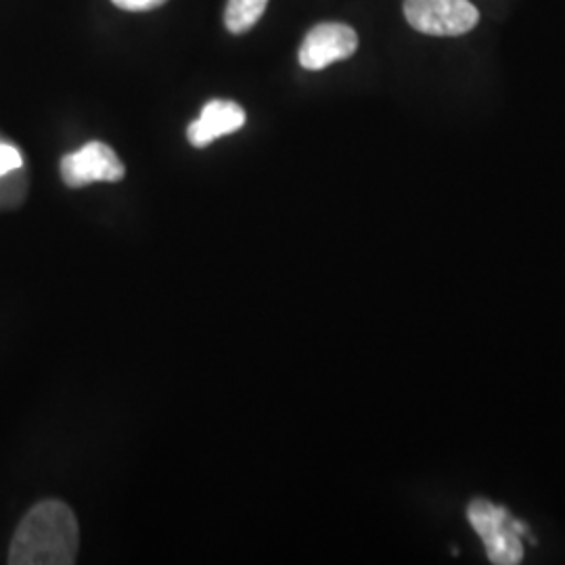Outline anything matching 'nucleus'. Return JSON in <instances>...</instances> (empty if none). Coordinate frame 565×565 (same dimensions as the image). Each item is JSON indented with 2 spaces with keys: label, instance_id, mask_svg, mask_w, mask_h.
<instances>
[{
  "label": "nucleus",
  "instance_id": "1a4fd4ad",
  "mask_svg": "<svg viewBox=\"0 0 565 565\" xmlns=\"http://www.w3.org/2000/svg\"><path fill=\"white\" fill-rule=\"evenodd\" d=\"M111 2L124 11H151L166 4V0H111Z\"/></svg>",
  "mask_w": 565,
  "mask_h": 565
},
{
  "label": "nucleus",
  "instance_id": "20e7f679",
  "mask_svg": "<svg viewBox=\"0 0 565 565\" xmlns=\"http://www.w3.org/2000/svg\"><path fill=\"white\" fill-rule=\"evenodd\" d=\"M124 174L126 170L116 151L105 142H88L61 160V179L72 189H81L90 182H118Z\"/></svg>",
  "mask_w": 565,
  "mask_h": 565
},
{
  "label": "nucleus",
  "instance_id": "7ed1b4c3",
  "mask_svg": "<svg viewBox=\"0 0 565 565\" xmlns=\"http://www.w3.org/2000/svg\"><path fill=\"white\" fill-rule=\"evenodd\" d=\"M404 18L427 36H461L478 25L480 13L469 0H404Z\"/></svg>",
  "mask_w": 565,
  "mask_h": 565
},
{
  "label": "nucleus",
  "instance_id": "6e6552de",
  "mask_svg": "<svg viewBox=\"0 0 565 565\" xmlns=\"http://www.w3.org/2000/svg\"><path fill=\"white\" fill-rule=\"evenodd\" d=\"M21 166H23V158L20 151L13 145L0 142V177L20 170Z\"/></svg>",
  "mask_w": 565,
  "mask_h": 565
},
{
  "label": "nucleus",
  "instance_id": "f03ea898",
  "mask_svg": "<svg viewBox=\"0 0 565 565\" xmlns=\"http://www.w3.org/2000/svg\"><path fill=\"white\" fill-rule=\"evenodd\" d=\"M469 524L484 543L486 555L492 564L515 565L524 559L522 532L524 525L515 522L505 507L494 505L486 499H476L467 507Z\"/></svg>",
  "mask_w": 565,
  "mask_h": 565
},
{
  "label": "nucleus",
  "instance_id": "39448f33",
  "mask_svg": "<svg viewBox=\"0 0 565 565\" xmlns=\"http://www.w3.org/2000/svg\"><path fill=\"white\" fill-rule=\"evenodd\" d=\"M359 49L356 32L345 23H321L312 28L300 46V65L319 72L335 61L348 60Z\"/></svg>",
  "mask_w": 565,
  "mask_h": 565
},
{
  "label": "nucleus",
  "instance_id": "423d86ee",
  "mask_svg": "<svg viewBox=\"0 0 565 565\" xmlns=\"http://www.w3.org/2000/svg\"><path fill=\"white\" fill-rule=\"evenodd\" d=\"M243 126H245L243 107H239L237 103L216 99V102L205 103L202 116L189 124L186 139L193 147L203 149L224 135L237 132Z\"/></svg>",
  "mask_w": 565,
  "mask_h": 565
},
{
  "label": "nucleus",
  "instance_id": "0eeeda50",
  "mask_svg": "<svg viewBox=\"0 0 565 565\" xmlns=\"http://www.w3.org/2000/svg\"><path fill=\"white\" fill-rule=\"evenodd\" d=\"M268 0H228L224 9V25L233 34L252 30L266 11Z\"/></svg>",
  "mask_w": 565,
  "mask_h": 565
},
{
  "label": "nucleus",
  "instance_id": "f257e3e1",
  "mask_svg": "<svg viewBox=\"0 0 565 565\" xmlns=\"http://www.w3.org/2000/svg\"><path fill=\"white\" fill-rule=\"evenodd\" d=\"M78 553V522L61 501L32 507L15 530L9 548L11 565H72Z\"/></svg>",
  "mask_w": 565,
  "mask_h": 565
}]
</instances>
